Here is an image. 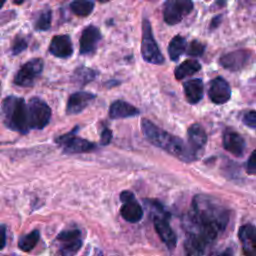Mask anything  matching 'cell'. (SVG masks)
<instances>
[{"mask_svg": "<svg viewBox=\"0 0 256 256\" xmlns=\"http://www.w3.org/2000/svg\"><path fill=\"white\" fill-rule=\"evenodd\" d=\"M189 216L203 227L215 232L222 233L229 221V210L215 198L198 194L192 200V210Z\"/></svg>", "mask_w": 256, "mask_h": 256, "instance_id": "cell-1", "label": "cell"}, {"mask_svg": "<svg viewBox=\"0 0 256 256\" xmlns=\"http://www.w3.org/2000/svg\"><path fill=\"white\" fill-rule=\"evenodd\" d=\"M141 129L147 140L153 145L165 150L167 153L184 162L194 161L197 156L183 140L159 128L148 119H142Z\"/></svg>", "mask_w": 256, "mask_h": 256, "instance_id": "cell-2", "label": "cell"}, {"mask_svg": "<svg viewBox=\"0 0 256 256\" xmlns=\"http://www.w3.org/2000/svg\"><path fill=\"white\" fill-rule=\"evenodd\" d=\"M186 231L184 248L187 256H208L218 235L195 222L188 214L184 218Z\"/></svg>", "mask_w": 256, "mask_h": 256, "instance_id": "cell-3", "label": "cell"}, {"mask_svg": "<svg viewBox=\"0 0 256 256\" xmlns=\"http://www.w3.org/2000/svg\"><path fill=\"white\" fill-rule=\"evenodd\" d=\"M4 122L8 128L22 134L28 133V108L23 98L8 96L1 103Z\"/></svg>", "mask_w": 256, "mask_h": 256, "instance_id": "cell-4", "label": "cell"}, {"mask_svg": "<svg viewBox=\"0 0 256 256\" xmlns=\"http://www.w3.org/2000/svg\"><path fill=\"white\" fill-rule=\"evenodd\" d=\"M147 203L150 204L153 211V223L158 236L169 249H173L176 246L177 237L169 224V214L158 202L149 201Z\"/></svg>", "mask_w": 256, "mask_h": 256, "instance_id": "cell-5", "label": "cell"}, {"mask_svg": "<svg viewBox=\"0 0 256 256\" xmlns=\"http://www.w3.org/2000/svg\"><path fill=\"white\" fill-rule=\"evenodd\" d=\"M141 53L143 59L148 63L160 65L164 62V57L154 39L151 24L146 18H144L142 21Z\"/></svg>", "mask_w": 256, "mask_h": 256, "instance_id": "cell-6", "label": "cell"}, {"mask_svg": "<svg viewBox=\"0 0 256 256\" xmlns=\"http://www.w3.org/2000/svg\"><path fill=\"white\" fill-rule=\"evenodd\" d=\"M27 108L30 129H43L48 125L51 119V109L44 100L33 97L30 99Z\"/></svg>", "mask_w": 256, "mask_h": 256, "instance_id": "cell-7", "label": "cell"}, {"mask_svg": "<svg viewBox=\"0 0 256 256\" xmlns=\"http://www.w3.org/2000/svg\"><path fill=\"white\" fill-rule=\"evenodd\" d=\"M78 127H75L72 131L63 134L56 138V142L62 147L63 151L68 154L85 153L96 149V145L86 139H83L76 135Z\"/></svg>", "mask_w": 256, "mask_h": 256, "instance_id": "cell-8", "label": "cell"}, {"mask_svg": "<svg viewBox=\"0 0 256 256\" xmlns=\"http://www.w3.org/2000/svg\"><path fill=\"white\" fill-rule=\"evenodd\" d=\"M193 9L192 0H166L163 5V18L169 25L179 23Z\"/></svg>", "mask_w": 256, "mask_h": 256, "instance_id": "cell-9", "label": "cell"}, {"mask_svg": "<svg viewBox=\"0 0 256 256\" xmlns=\"http://www.w3.org/2000/svg\"><path fill=\"white\" fill-rule=\"evenodd\" d=\"M43 60L41 58H34L23 64L14 77V84L21 87H30L34 84L37 77L42 73Z\"/></svg>", "mask_w": 256, "mask_h": 256, "instance_id": "cell-10", "label": "cell"}, {"mask_svg": "<svg viewBox=\"0 0 256 256\" xmlns=\"http://www.w3.org/2000/svg\"><path fill=\"white\" fill-rule=\"evenodd\" d=\"M56 242L61 256H74L82 246L81 232L77 229L62 231L57 235Z\"/></svg>", "mask_w": 256, "mask_h": 256, "instance_id": "cell-11", "label": "cell"}, {"mask_svg": "<svg viewBox=\"0 0 256 256\" xmlns=\"http://www.w3.org/2000/svg\"><path fill=\"white\" fill-rule=\"evenodd\" d=\"M120 200L123 203L120 209V213L124 220L130 223H136L142 219L143 209L132 192H121Z\"/></svg>", "mask_w": 256, "mask_h": 256, "instance_id": "cell-12", "label": "cell"}, {"mask_svg": "<svg viewBox=\"0 0 256 256\" xmlns=\"http://www.w3.org/2000/svg\"><path fill=\"white\" fill-rule=\"evenodd\" d=\"M252 59L251 51L247 49H240L233 52H229L221 56L219 63L220 65L231 71H238L248 65L249 61Z\"/></svg>", "mask_w": 256, "mask_h": 256, "instance_id": "cell-13", "label": "cell"}, {"mask_svg": "<svg viewBox=\"0 0 256 256\" xmlns=\"http://www.w3.org/2000/svg\"><path fill=\"white\" fill-rule=\"evenodd\" d=\"M101 39V32L93 25L87 26L81 34L79 41V51L81 55H90L97 49Z\"/></svg>", "mask_w": 256, "mask_h": 256, "instance_id": "cell-14", "label": "cell"}, {"mask_svg": "<svg viewBox=\"0 0 256 256\" xmlns=\"http://www.w3.org/2000/svg\"><path fill=\"white\" fill-rule=\"evenodd\" d=\"M208 95L213 103L223 104L230 99L231 89L225 79L216 77L210 82Z\"/></svg>", "mask_w": 256, "mask_h": 256, "instance_id": "cell-15", "label": "cell"}, {"mask_svg": "<svg viewBox=\"0 0 256 256\" xmlns=\"http://www.w3.org/2000/svg\"><path fill=\"white\" fill-rule=\"evenodd\" d=\"M49 52L57 58H68L73 54V45L69 35H56L49 45Z\"/></svg>", "mask_w": 256, "mask_h": 256, "instance_id": "cell-16", "label": "cell"}, {"mask_svg": "<svg viewBox=\"0 0 256 256\" xmlns=\"http://www.w3.org/2000/svg\"><path fill=\"white\" fill-rule=\"evenodd\" d=\"M238 236L246 256H256V227L245 224L239 228Z\"/></svg>", "mask_w": 256, "mask_h": 256, "instance_id": "cell-17", "label": "cell"}, {"mask_svg": "<svg viewBox=\"0 0 256 256\" xmlns=\"http://www.w3.org/2000/svg\"><path fill=\"white\" fill-rule=\"evenodd\" d=\"M95 95L89 92H75L70 95L67 106H66V113L68 115L78 114L83 111L94 99Z\"/></svg>", "mask_w": 256, "mask_h": 256, "instance_id": "cell-18", "label": "cell"}, {"mask_svg": "<svg viewBox=\"0 0 256 256\" xmlns=\"http://www.w3.org/2000/svg\"><path fill=\"white\" fill-rule=\"evenodd\" d=\"M188 143L191 150L194 152L196 156L203 150L206 142L207 136L205 130L200 124H193L189 127L188 132Z\"/></svg>", "mask_w": 256, "mask_h": 256, "instance_id": "cell-19", "label": "cell"}, {"mask_svg": "<svg viewBox=\"0 0 256 256\" xmlns=\"http://www.w3.org/2000/svg\"><path fill=\"white\" fill-rule=\"evenodd\" d=\"M223 146L231 154L242 156L245 149V141L241 135L233 130H226L223 134Z\"/></svg>", "mask_w": 256, "mask_h": 256, "instance_id": "cell-20", "label": "cell"}, {"mask_svg": "<svg viewBox=\"0 0 256 256\" xmlns=\"http://www.w3.org/2000/svg\"><path fill=\"white\" fill-rule=\"evenodd\" d=\"M139 113H140L139 110L135 106L123 100L114 101L111 104L109 109V116L111 119H122V118L134 117V116H137Z\"/></svg>", "mask_w": 256, "mask_h": 256, "instance_id": "cell-21", "label": "cell"}, {"mask_svg": "<svg viewBox=\"0 0 256 256\" xmlns=\"http://www.w3.org/2000/svg\"><path fill=\"white\" fill-rule=\"evenodd\" d=\"M184 93L190 104H196L203 97V83L200 79H191L184 83Z\"/></svg>", "mask_w": 256, "mask_h": 256, "instance_id": "cell-22", "label": "cell"}, {"mask_svg": "<svg viewBox=\"0 0 256 256\" xmlns=\"http://www.w3.org/2000/svg\"><path fill=\"white\" fill-rule=\"evenodd\" d=\"M97 76V72L91 68L80 66L75 69L72 75V81L76 84H79L80 86L86 85L87 83L94 80Z\"/></svg>", "mask_w": 256, "mask_h": 256, "instance_id": "cell-23", "label": "cell"}, {"mask_svg": "<svg viewBox=\"0 0 256 256\" xmlns=\"http://www.w3.org/2000/svg\"><path fill=\"white\" fill-rule=\"evenodd\" d=\"M201 69V65L196 60H186L183 63H181L176 69H175V78L177 80H181L184 77L190 76L195 74Z\"/></svg>", "mask_w": 256, "mask_h": 256, "instance_id": "cell-24", "label": "cell"}, {"mask_svg": "<svg viewBox=\"0 0 256 256\" xmlns=\"http://www.w3.org/2000/svg\"><path fill=\"white\" fill-rule=\"evenodd\" d=\"M186 50V39L180 35L174 36L168 46V53L171 60L176 61Z\"/></svg>", "mask_w": 256, "mask_h": 256, "instance_id": "cell-25", "label": "cell"}, {"mask_svg": "<svg viewBox=\"0 0 256 256\" xmlns=\"http://www.w3.org/2000/svg\"><path fill=\"white\" fill-rule=\"evenodd\" d=\"M70 9L77 16L85 17L92 13L94 2L92 0H73L70 3Z\"/></svg>", "mask_w": 256, "mask_h": 256, "instance_id": "cell-26", "label": "cell"}, {"mask_svg": "<svg viewBox=\"0 0 256 256\" xmlns=\"http://www.w3.org/2000/svg\"><path fill=\"white\" fill-rule=\"evenodd\" d=\"M39 238H40L39 231L33 230L32 232L20 237L18 241V247L24 252L31 251L35 247V245L38 243Z\"/></svg>", "mask_w": 256, "mask_h": 256, "instance_id": "cell-27", "label": "cell"}, {"mask_svg": "<svg viewBox=\"0 0 256 256\" xmlns=\"http://www.w3.org/2000/svg\"><path fill=\"white\" fill-rule=\"evenodd\" d=\"M51 20H52V12L49 8H44L39 15L37 16L34 28L37 31H46L51 27Z\"/></svg>", "mask_w": 256, "mask_h": 256, "instance_id": "cell-28", "label": "cell"}, {"mask_svg": "<svg viewBox=\"0 0 256 256\" xmlns=\"http://www.w3.org/2000/svg\"><path fill=\"white\" fill-rule=\"evenodd\" d=\"M28 46V42L27 40L21 36V35H17L13 42H12V46H11V51L13 55H17L19 53H21L22 51H24Z\"/></svg>", "mask_w": 256, "mask_h": 256, "instance_id": "cell-29", "label": "cell"}, {"mask_svg": "<svg viewBox=\"0 0 256 256\" xmlns=\"http://www.w3.org/2000/svg\"><path fill=\"white\" fill-rule=\"evenodd\" d=\"M205 49V45L197 40H193L188 48H187V54L190 56H200L203 54Z\"/></svg>", "mask_w": 256, "mask_h": 256, "instance_id": "cell-30", "label": "cell"}, {"mask_svg": "<svg viewBox=\"0 0 256 256\" xmlns=\"http://www.w3.org/2000/svg\"><path fill=\"white\" fill-rule=\"evenodd\" d=\"M243 123L251 128H256V110L247 112L242 119Z\"/></svg>", "mask_w": 256, "mask_h": 256, "instance_id": "cell-31", "label": "cell"}, {"mask_svg": "<svg viewBox=\"0 0 256 256\" xmlns=\"http://www.w3.org/2000/svg\"><path fill=\"white\" fill-rule=\"evenodd\" d=\"M246 172L250 175H255L256 174V150H254L247 163H246Z\"/></svg>", "mask_w": 256, "mask_h": 256, "instance_id": "cell-32", "label": "cell"}, {"mask_svg": "<svg viewBox=\"0 0 256 256\" xmlns=\"http://www.w3.org/2000/svg\"><path fill=\"white\" fill-rule=\"evenodd\" d=\"M112 139V131L108 127H103L101 130V136H100V143L101 145H108L111 142Z\"/></svg>", "mask_w": 256, "mask_h": 256, "instance_id": "cell-33", "label": "cell"}, {"mask_svg": "<svg viewBox=\"0 0 256 256\" xmlns=\"http://www.w3.org/2000/svg\"><path fill=\"white\" fill-rule=\"evenodd\" d=\"M6 244V232L4 225H0V250L4 248Z\"/></svg>", "mask_w": 256, "mask_h": 256, "instance_id": "cell-34", "label": "cell"}, {"mask_svg": "<svg viewBox=\"0 0 256 256\" xmlns=\"http://www.w3.org/2000/svg\"><path fill=\"white\" fill-rule=\"evenodd\" d=\"M220 22H221V15H218V16L214 17V18H213V20L211 21L210 28H211V29L216 28V27L219 25V23H220Z\"/></svg>", "mask_w": 256, "mask_h": 256, "instance_id": "cell-35", "label": "cell"}, {"mask_svg": "<svg viewBox=\"0 0 256 256\" xmlns=\"http://www.w3.org/2000/svg\"><path fill=\"white\" fill-rule=\"evenodd\" d=\"M217 256H233V251L231 248H227L226 250L219 253Z\"/></svg>", "mask_w": 256, "mask_h": 256, "instance_id": "cell-36", "label": "cell"}, {"mask_svg": "<svg viewBox=\"0 0 256 256\" xmlns=\"http://www.w3.org/2000/svg\"><path fill=\"white\" fill-rule=\"evenodd\" d=\"M214 4H215V7H216V8L222 7V6L225 5V0H217V1H215Z\"/></svg>", "mask_w": 256, "mask_h": 256, "instance_id": "cell-37", "label": "cell"}, {"mask_svg": "<svg viewBox=\"0 0 256 256\" xmlns=\"http://www.w3.org/2000/svg\"><path fill=\"white\" fill-rule=\"evenodd\" d=\"M24 1H25V0H13V2H14L15 4H17V5H20V4H22Z\"/></svg>", "mask_w": 256, "mask_h": 256, "instance_id": "cell-38", "label": "cell"}, {"mask_svg": "<svg viewBox=\"0 0 256 256\" xmlns=\"http://www.w3.org/2000/svg\"><path fill=\"white\" fill-rule=\"evenodd\" d=\"M6 2V0H0V9L2 8V6L4 5V3Z\"/></svg>", "mask_w": 256, "mask_h": 256, "instance_id": "cell-39", "label": "cell"}, {"mask_svg": "<svg viewBox=\"0 0 256 256\" xmlns=\"http://www.w3.org/2000/svg\"><path fill=\"white\" fill-rule=\"evenodd\" d=\"M97 1H99V2H101V3H105V2H108L109 0H97Z\"/></svg>", "mask_w": 256, "mask_h": 256, "instance_id": "cell-40", "label": "cell"}, {"mask_svg": "<svg viewBox=\"0 0 256 256\" xmlns=\"http://www.w3.org/2000/svg\"><path fill=\"white\" fill-rule=\"evenodd\" d=\"M149 1H156V0H149Z\"/></svg>", "mask_w": 256, "mask_h": 256, "instance_id": "cell-41", "label": "cell"}, {"mask_svg": "<svg viewBox=\"0 0 256 256\" xmlns=\"http://www.w3.org/2000/svg\"><path fill=\"white\" fill-rule=\"evenodd\" d=\"M0 86H1V82H0Z\"/></svg>", "mask_w": 256, "mask_h": 256, "instance_id": "cell-42", "label": "cell"}]
</instances>
